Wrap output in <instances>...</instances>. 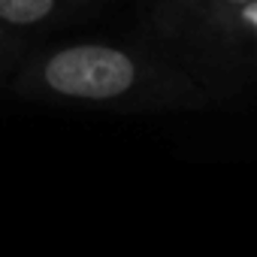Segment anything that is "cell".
<instances>
[{"mask_svg": "<svg viewBox=\"0 0 257 257\" xmlns=\"http://www.w3.org/2000/svg\"><path fill=\"white\" fill-rule=\"evenodd\" d=\"M10 91L28 103L94 112H200L233 103L257 88L200 70L143 40H76L25 52Z\"/></svg>", "mask_w": 257, "mask_h": 257, "instance_id": "1", "label": "cell"}, {"mask_svg": "<svg viewBox=\"0 0 257 257\" xmlns=\"http://www.w3.org/2000/svg\"><path fill=\"white\" fill-rule=\"evenodd\" d=\"M146 40L257 88V0H146Z\"/></svg>", "mask_w": 257, "mask_h": 257, "instance_id": "2", "label": "cell"}, {"mask_svg": "<svg viewBox=\"0 0 257 257\" xmlns=\"http://www.w3.org/2000/svg\"><path fill=\"white\" fill-rule=\"evenodd\" d=\"M91 4L94 0H0V22L28 40L31 34L79 19Z\"/></svg>", "mask_w": 257, "mask_h": 257, "instance_id": "3", "label": "cell"}, {"mask_svg": "<svg viewBox=\"0 0 257 257\" xmlns=\"http://www.w3.org/2000/svg\"><path fill=\"white\" fill-rule=\"evenodd\" d=\"M25 52H28L25 37L16 34V31H10L4 22H0V82H7L13 76V70L25 58Z\"/></svg>", "mask_w": 257, "mask_h": 257, "instance_id": "4", "label": "cell"}]
</instances>
